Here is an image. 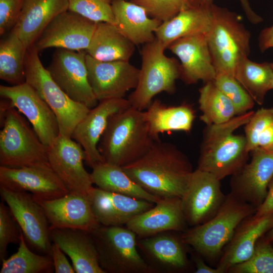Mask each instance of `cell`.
Returning <instances> with one entry per match:
<instances>
[{"label": "cell", "mask_w": 273, "mask_h": 273, "mask_svg": "<svg viewBox=\"0 0 273 273\" xmlns=\"http://www.w3.org/2000/svg\"><path fill=\"white\" fill-rule=\"evenodd\" d=\"M144 114L150 134L156 141L165 132H190L195 118L194 109L188 104L167 106L157 99L151 102Z\"/></svg>", "instance_id": "30"}, {"label": "cell", "mask_w": 273, "mask_h": 273, "mask_svg": "<svg viewBox=\"0 0 273 273\" xmlns=\"http://www.w3.org/2000/svg\"><path fill=\"white\" fill-rule=\"evenodd\" d=\"M0 186L30 193L43 200L57 199L70 192L49 162L19 168L0 166Z\"/></svg>", "instance_id": "15"}, {"label": "cell", "mask_w": 273, "mask_h": 273, "mask_svg": "<svg viewBox=\"0 0 273 273\" xmlns=\"http://www.w3.org/2000/svg\"><path fill=\"white\" fill-rule=\"evenodd\" d=\"M251 152L250 162L232 175L231 193L257 209L265 200L273 177V152L257 148Z\"/></svg>", "instance_id": "18"}, {"label": "cell", "mask_w": 273, "mask_h": 273, "mask_svg": "<svg viewBox=\"0 0 273 273\" xmlns=\"http://www.w3.org/2000/svg\"><path fill=\"white\" fill-rule=\"evenodd\" d=\"M264 239L268 242L273 241V225L271 228L266 233Z\"/></svg>", "instance_id": "52"}, {"label": "cell", "mask_w": 273, "mask_h": 273, "mask_svg": "<svg viewBox=\"0 0 273 273\" xmlns=\"http://www.w3.org/2000/svg\"><path fill=\"white\" fill-rule=\"evenodd\" d=\"M206 35L216 73L234 76L238 63L250 51L251 34L240 16L213 4L212 23Z\"/></svg>", "instance_id": "5"}, {"label": "cell", "mask_w": 273, "mask_h": 273, "mask_svg": "<svg viewBox=\"0 0 273 273\" xmlns=\"http://www.w3.org/2000/svg\"><path fill=\"white\" fill-rule=\"evenodd\" d=\"M179 198L161 199L150 209L131 219L125 225L137 238L160 233L185 231L187 226Z\"/></svg>", "instance_id": "23"}, {"label": "cell", "mask_w": 273, "mask_h": 273, "mask_svg": "<svg viewBox=\"0 0 273 273\" xmlns=\"http://www.w3.org/2000/svg\"><path fill=\"white\" fill-rule=\"evenodd\" d=\"M213 5L186 6L173 18L161 24L155 32L156 38L167 49L179 38L206 34L212 23Z\"/></svg>", "instance_id": "29"}, {"label": "cell", "mask_w": 273, "mask_h": 273, "mask_svg": "<svg viewBox=\"0 0 273 273\" xmlns=\"http://www.w3.org/2000/svg\"><path fill=\"white\" fill-rule=\"evenodd\" d=\"M254 112L248 111L226 122L206 125L197 169L211 173L220 180L237 172L247 162L250 152L245 135L234 132L245 125Z\"/></svg>", "instance_id": "2"}, {"label": "cell", "mask_w": 273, "mask_h": 273, "mask_svg": "<svg viewBox=\"0 0 273 273\" xmlns=\"http://www.w3.org/2000/svg\"><path fill=\"white\" fill-rule=\"evenodd\" d=\"M122 167L143 189L160 199L181 198L194 171L188 158L176 146L160 141L140 158Z\"/></svg>", "instance_id": "1"}, {"label": "cell", "mask_w": 273, "mask_h": 273, "mask_svg": "<svg viewBox=\"0 0 273 273\" xmlns=\"http://www.w3.org/2000/svg\"><path fill=\"white\" fill-rule=\"evenodd\" d=\"M128 1H130V0H128Z\"/></svg>", "instance_id": "55"}, {"label": "cell", "mask_w": 273, "mask_h": 273, "mask_svg": "<svg viewBox=\"0 0 273 273\" xmlns=\"http://www.w3.org/2000/svg\"><path fill=\"white\" fill-rule=\"evenodd\" d=\"M273 47V35L268 38L262 45L259 47L262 52Z\"/></svg>", "instance_id": "51"}, {"label": "cell", "mask_w": 273, "mask_h": 273, "mask_svg": "<svg viewBox=\"0 0 273 273\" xmlns=\"http://www.w3.org/2000/svg\"><path fill=\"white\" fill-rule=\"evenodd\" d=\"M165 49L157 38L143 47L138 84L127 99L131 107L144 111L156 95L175 92L176 80L180 78V65L176 59L165 55Z\"/></svg>", "instance_id": "6"}, {"label": "cell", "mask_w": 273, "mask_h": 273, "mask_svg": "<svg viewBox=\"0 0 273 273\" xmlns=\"http://www.w3.org/2000/svg\"><path fill=\"white\" fill-rule=\"evenodd\" d=\"M134 49L135 45L115 25L99 22L85 52L99 61H129Z\"/></svg>", "instance_id": "31"}, {"label": "cell", "mask_w": 273, "mask_h": 273, "mask_svg": "<svg viewBox=\"0 0 273 273\" xmlns=\"http://www.w3.org/2000/svg\"><path fill=\"white\" fill-rule=\"evenodd\" d=\"M52 242L71 259L76 273H105L90 233L80 229H51Z\"/></svg>", "instance_id": "26"}, {"label": "cell", "mask_w": 273, "mask_h": 273, "mask_svg": "<svg viewBox=\"0 0 273 273\" xmlns=\"http://www.w3.org/2000/svg\"><path fill=\"white\" fill-rule=\"evenodd\" d=\"M131 106L128 99H111L99 101L77 124L71 138L80 144L85 155V162L93 168L104 162L98 146L111 117Z\"/></svg>", "instance_id": "19"}, {"label": "cell", "mask_w": 273, "mask_h": 273, "mask_svg": "<svg viewBox=\"0 0 273 273\" xmlns=\"http://www.w3.org/2000/svg\"><path fill=\"white\" fill-rule=\"evenodd\" d=\"M0 42V78L12 85L26 82L25 58L27 49L12 30Z\"/></svg>", "instance_id": "33"}, {"label": "cell", "mask_w": 273, "mask_h": 273, "mask_svg": "<svg viewBox=\"0 0 273 273\" xmlns=\"http://www.w3.org/2000/svg\"><path fill=\"white\" fill-rule=\"evenodd\" d=\"M64 252L57 244L52 243V257L56 273H74V267L70 264Z\"/></svg>", "instance_id": "44"}, {"label": "cell", "mask_w": 273, "mask_h": 273, "mask_svg": "<svg viewBox=\"0 0 273 273\" xmlns=\"http://www.w3.org/2000/svg\"><path fill=\"white\" fill-rule=\"evenodd\" d=\"M199 92V109L202 113L200 118L206 125L223 123L237 115L233 104L213 81L206 82Z\"/></svg>", "instance_id": "35"}, {"label": "cell", "mask_w": 273, "mask_h": 273, "mask_svg": "<svg viewBox=\"0 0 273 273\" xmlns=\"http://www.w3.org/2000/svg\"><path fill=\"white\" fill-rule=\"evenodd\" d=\"M21 231L17 251L2 260L1 273H51L54 270L53 259L48 255H40L30 250Z\"/></svg>", "instance_id": "36"}, {"label": "cell", "mask_w": 273, "mask_h": 273, "mask_svg": "<svg viewBox=\"0 0 273 273\" xmlns=\"http://www.w3.org/2000/svg\"><path fill=\"white\" fill-rule=\"evenodd\" d=\"M232 273H273V247L264 237L257 242L251 257L229 269Z\"/></svg>", "instance_id": "38"}, {"label": "cell", "mask_w": 273, "mask_h": 273, "mask_svg": "<svg viewBox=\"0 0 273 273\" xmlns=\"http://www.w3.org/2000/svg\"><path fill=\"white\" fill-rule=\"evenodd\" d=\"M38 52L33 45L27 49L26 82L35 89L56 115L60 135L71 138L75 127L90 108L72 100L60 88L43 66Z\"/></svg>", "instance_id": "7"}, {"label": "cell", "mask_w": 273, "mask_h": 273, "mask_svg": "<svg viewBox=\"0 0 273 273\" xmlns=\"http://www.w3.org/2000/svg\"><path fill=\"white\" fill-rule=\"evenodd\" d=\"M112 7L115 25L135 46L155 39V32L162 22L150 17L144 8L128 0H113Z\"/></svg>", "instance_id": "28"}, {"label": "cell", "mask_w": 273, "mask_h": 273, "mask_svg": "<svg viewBox=\"0 0 273 273\" xmlns=\"http://www.w3.org/2000/svg\"><path fill=\"white\" fill-rule=\"evenodd\" d=\"M86 52L58 49L47 68L60 88L72 100L89 108L99 103L89 84Z\"/></svg>", "instance_id": "11"}, {"label": "cell", "mask_w": 273, "mask_h": 273, "mask_svg": "<svg viewBox=\"0 0 273 273\" xmlns=\"http://www.w3.org/2000/svg\"><path fill=\"white\" fill-rule=\"evenodd\" d=\"M234 76L254 102L260 105L263 103L266 93L270 89V63H259L245 58L238 63Z\"/></svg>", "instance_id": "34"}, {"label": "cell", "mask_w": 273, "mask_h": 273, "mask_svg": "<svg viewBox=\"0 0 273 273\" xmlns=\"http://www.w3.org/2000/svg\"><path fill=\"white\" fill-rule=\"evenodd\" d=\"M240 1L248 19L251 23L256 24L262 21V18L252 10L248 0H240ZM212 2L213 0H191L186 6L209 5L213 4Z\"/></svg>", "instance_id": "45"}, {"label": "cell", "mask_w": 273, "mask_h": 273, "mask_svg": "<svg viewBox=\"0 0 273 273\" xmlns=\"http://www.w3.org/2000/svg\"><path fill=\"white\" fill-rule=\"evenodd\" d=\"M195 273H222L217 267H211L207 265L204 261L198 257L195 258Z\"/></svg>", "instance_id": "48"}, {"label": "cell", "mask_w": 273, "mask_h": 273, "mask_svg": "<svg viewBox=\"0 0 273 273\" xmlns=\"http://www.w3.org/2000/svg\"><path fill=\"white\" fill-rule=\"evenodd\" d=\"M68 7V0H24L18 21L12 30L28 49L49 24Z\"/></svg>", "instance_id": "27"}, {"label": "cell", "mask_w": 273, "mask_h": 273, "mask_svg": "<svg viewBox=\"0 0 273 273\" xmlns=\"http://www.w3.org/2000/svg\"><path fill=\"white\" fill-rule=\"evenodd\" d=\"M257 148L273 152V123L266 126L259 134Z\"/></svg>", "instance_id": "46"}, {"label": "cell", "mask_w": 273, "mask_h": 273, "mask_svg": "<svg viewBox=\"0 0 273 273\" xmlns=\"http://www.w3.org/2000/svg\"><path fill=\"white\" fill-rule=\"evenodd\" d=\"M213 82L233 104L237 115L249 111L254 106V101L234 76L218 72Z\"/></svg>", "instance_id": "37"}, {"label": "cell", "mask_w": 273, "mask_h": 273, "mask_svg": "<svg viewBox=\"0 0 273 273\" xmlns=\"http://www.w3.org/2000/svg\"><path fill=\"white\" fill-rule=\"evenodd\" d=\"M145 9L148 15L164 22L175 16L186 7L185 0H130Z\"/></svg>", "instance_id": "40"}, {"label": "cell", "mask_w": 273, "mask_h": 273, "mask_svg": "<svg viewBox=\"0 0 273 273\" xmlns=\"http://www.w3.org/2000/svg\"><path fill=\"white\" fill-rule=\"evenodd\" d=\"M272 212H273V177L268 184L267 194L265 200L257 208L254 215L259 217Z\"/></svg>", "instance_id": "47"}, {"label": "cell", "mask_w": 273, "mask_h": 273, "mask_svg": "<svg viewBox=\"0 0 273 273\" xmlns=\"http://www.w3.org/2000/svg\"><path fill=\"white\" fill-rule=\"evenodd\" d=\"M97 23L67 10L57 15L46 27L33 46L39 52L50 48L86 50Z\"/></svg>", "instance_id": "17"}, {"label": "cell", "mask_w": 273, "mask_h": 273, "mask_svg": "<svg viewBox=\"0 0 273 273\" xmlns=\"http://www.w3.org/2000/svg\"><path fill=\"white\" fill-rule=\"evenodd\" d=\"M172 231L139 238L138 247L155 272H173L186 269L188 265L185 244L180 237Z\"/></svg>", "instance_id": "25"}, {"label": "cell", "mask_w": 273, "mask_h": 273, "mask_svg": "<svg viewBox=\"0 0 273 273\" xmlns=\"http://www.w3.org/2000/svg\"><path fill=\"white\" fill-rule=\"evenodd\" d=\"M180 61V78L187 84L213 81L216 71L206 35L199 33L179 38L167 48Z\"/></svg>", "instance_id": "20"}, {"label": "cell", "mask_w": 273, "mask_h": 273, "mask_svg": "<svg viewBox=\"0 0 273 273\" xmlns=\"http://www.w3.org/2000/svg\"><path fill=\"white\" fill-rule=\"evenodd\" d=\"M92 169L90 176L93 184L103 190L154 203L161 199L148 193L134 181L122 167L103 162Z\"/></svg>", "instance_id": "32"}, {"label": "cell", "mask_w": 273, "mask_h": 273, "mask_svg": "<svg viewBox=\"0 0 273 273\" xmlns=\"http://www.w3.org/2000/svg\"><path fill=\"white\" fill-rule=\"evenodd\" d=\"M220 180L206 171L194 170L181 198L188 224L194 226L205 222L218 212L224 201Z\"/></svg>", "instance_id": "16"}, {"label": "cell", "mask_w": 273, "mask_h": 273, "mask_svg": "<svg viewBox=\"0 0 273 273\" xmlns=\"http://www.w3.org/2000/svg\"><path fill=\"white\" fill-rule=\"evenodd\" d=\"M0 194L20 228L25 240L33 247L52 256L50 224L45 212L33 196L0 186Z\"/></svg>", "instance_id": "10"}, {"label": "cell", "mask_w": 273, "mask_h": 273, "mask_svg": "<svg viewBox=\"0 0 273 273\" xmlns=\"http://www.w3.org/2000/svg\"><path fill=\"white\" fill-rule=\"evenodd\" d=\"M113 0H68V10L96 23L108 22L115 25Z\"/></svg>", "instance_id": "39"}, {"label": "cell", "mask_w": 273, "mask_h": 273, "mask_svg": "<svg viewBox=\"0 0 273 273\" xmlns=\"http://www.w3.org/2000/svg\"><path fill=\"white\" fill-rule=\"evenodd\" d=\"M0 95L10 100L14 107L25 116L45 146L49 147L59 136L56 115L28 83L12 86L1 85Z\"/></svg>", "instance_id": "12"}, {"label": "cell", "mask_w": 273, "mask_h": 273, "mask_svg": "<svg viewBox=\"0 0 273 273\" xmlns=\"http://www.w3.org/2000/svg\"><path fill=\"white\" fill-rule=\"evenodd\" d=\"M273 35V25L263 29L259 36V46L262 45L268 38Z\"/></svg>", "instance_id": "50"}, {"label": "cell", "mask_w": 273, "mask_h": 273, "mask_svg": "<svg viewBox=\"0 0 273 273\" xmlns=\"http://www.w3.org/2000/svg\"><path fill=\"white\" fill-rule=\"evenodd\" d=\"M21 230L9 207L0 203V259L6 258L10 243H19Z\"/></svg>", "instance_id": "41"}, {"label": "cell", "mask_w": 273, "mask_h": 273, "mask_svg": "<svg viewBox=\"0 0 273 273\" xmlns=\"http://www.w3.org/2000/svg\"><path fill=\"white\" fill-rule=\"evenodd\" d=\"M155 142L144 111L130 106L111 117L98 149L104 162L123 167L142 157Z\"/></svg>", "instance_id": "3"}, {"label": "cell", "mask_w": 273, "mask_h": 273, "mask_svg": "<svg viewBox=\"0 0 273 273\" xmlns=\"http://www.w3.org/2000/svg\"><path fill=\"white\" fill-rule=\"evenodd\" d=\"M270 66L272 70V80L270 85V89H273V63H270Z\"/></svg>", "instance_id": "53"}, {"label": "cell", "mask_w": 273, "mask_h": 273, "mask_svg": "<svg viewBox=\"0 0 273 273\" xmlns=\"http://www.w3.org/2000/svg\"><path fill=\"white\" fill-rule=\"evenodd\" d=\"M93 212L105 226H122L155 203L93 187L87 196Z\"/></svg>", "instance_id": "22"}, {"label": "cell", "mask_w": 273, "mask_h": 273, "mask_svg": "<svg viewBox=\"0 0 273 273\" xmlns=\"http://www.w3.org/2000/svg\"><path fill=\"white\" fill-rule=\"evenodd\" d=\"M272 225L273 212L259 217L253 214L246 218L224 248L216 267L224 273L234 265L249 259L257 242Z\"/></svg>", "instance_id": "24"}, {"label": "cell", "mask_w": 273, "mask_h": 273, "mask_svg": "<svg viewBox=\"0 0 273 273\" xmlns=\"http://www.w3.org/2000/svg\"><path fill=\"white\" fill-rule=\"evenodd\" d=\"M272 123L273 108H262L254 112L244 128L247 150L250 153L257 148L259 134L266 126Z\"/></svg>", "instance_id": "42"}, {"label": "cell", "mask_w": 273, "mask_h": 273, "mask_svg": "<svg viewBox=\"0 0 273 273\" xmlns=\"http://www.w3.org/2000/svg\"><path fill=\"white\" fill-rule=\"evenodd\" d=\"M89 233L105 273L155 272L139 254L137 236L127 228L100 225Z\"/></svg>", "instance_id": "8"}, {"label": "cell", "mask_w": 273, "mask_h": 273, "mask_svg": "<svg viewBox=\"0 0 273 273\" xmlns=\"http://www.w3.org/2000/svg\"><path fill=\"white\" fill-rule=\"evenodd\" d=\"M256 210L230 193L213 217L185 231L180 238L203 257L214 259L222 253L240 223Z\"/></svg>", "instance_id": "4"}, {"label": "cell", "mask_w": 273, "mask_h": 273, "mask_svg": "<svg viewBox=\"0 0 273 273\" xmlns=\"http://www.w3.org/2000/svg\"><path fill=\"white\" fill-rule=\"evenodd\" d=\"M186 1V5L191 1V0H185Z\"/></svg>", "instance_id": "54"}, {"label": "cell", "mask_w": 273, "mask_h": 273, "mask_svg": "<svg viewBox=\"0 0 273 273\" xmlns=\"http://www.w3.org/2000/svg\"><path fill=\"white\" fill-rule=\"evenodd\" d=\"M12 107H14L11 101L6 98H2L0 102V122L1 126L2 125L5 116L8 110Z\"/></svg>", "instance_id": "49"}, {"label": "cell", "mask_w": 273, "mask_h": 273, "mask_svg": "<svg viewBox=\"0 0 273 273\" xmlns=\"http://www.w3.org/2000/svg\"><path fill=\"white\" fill-rule=\"evenodd\" d=\"M24 0H0V34L2 35L17 24Z\"/></svg>", "instance_id": "43"}, {"label": "cell", "mask_w": 273, "mask_h": 273, "mask_svg": "<svg viewBox=\"0 0 273 273\" xmlns=\"http://www.w3.org/2000/svg\"><path fill=\"white\" fill-rule=\"evenodd\" d=\"M21 114L11 107L1 125L0 166L19 168L48 162V147Z\"/></svg>", "instance_id": "9"}, {"label": "cell", "mask_w": 273, "mask_h": 273, "mask_svg": "<svg viewBox=\"0 0 273 273\" xmlns=\"http://www.w3.org/2000/svg\"><path fill=\"white\" fill-rule=\"evenodd\" d=\"M48 162L70 192L88 196L93 187L84 168L83 148L72 138L59 135L48 149Z\"/></svg>", "instance_id": "13"}, {"label": "cell", "mask_w": 273, "mask_h": 273, "mask_svg": "<svg viewBox=\"0 0 273 273\" xmlns=\"http://www.w3.org/2000/svg\"><path fill=\"white\" fill-rule=\"evenodd\" d=\"M34 198L45 212L50 229H74L90 232L101 225L87 196L69 192L54 199Z\"/></svg>", "instance_id": "21"}, {"label": "cell", "mask_w": 273, "mask_h": 273, "mask_svg": "<svg viewBox=\"0 0 273 273\" xmlns=\"http://www.w3.org/2000/svg\"><path fill=\"white\" fill-rule=\"evenodd\" d=\"M85 60L88 81L99 102L124 98L136 87L140 69L129 61H101L87 54Z\"/></svg>", "instance_id": "14"}]
</instances>
